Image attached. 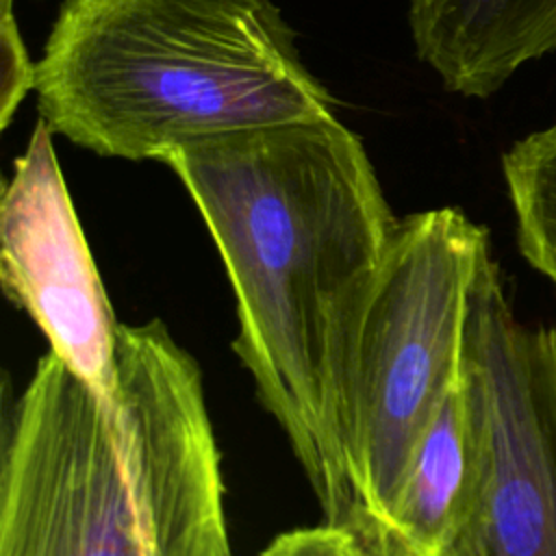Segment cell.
<instances>
[{"label": "cell", "mask_w": 556, "mask_h": 556, "mask_svg": "<svg viewBox=\"0 0 556 556\" xmlns=\"http://www.w3.org/2000/svg\"><path fill=\"white\" fill-rule=\"evenodd\" d=\"M185 185L235 293L232 348L285 432L324 526L352 489L341 380L395 219L361 137L334 113L187 141L163 161Z\"/></svg>", "instance_id": "cell-1"}, {"label": "cell", "mask_w": 556, "mask_h": 556, "mask_svg": "<svg viewBox=\"0 0 556 556\" xmlns=\"http://www.w3.org/2000/svg\"><path fill=\"white\" fill-rule=\"evenodd\" d=\"M0 556H230L202 371L161 319L119 321L113 402L50 350L4 404Z\"/></svg>", "instance_id": "cell-2"}, {"label": "cell", "mask_w": 556, "mask_h": 556, "mask_svg": "<svg viewBox=\"0 0 556 556\" xmlns=\"http://www.w3.org/2000/svg\"><path fill=\"white\" fill-rule=\"evenodd\" d=\"M35 74L39 119L109 159L334 113L271 0H65Z\"/></svg>", "instance_id": "cell-3"}, {"label": "cell", "mask_w": 556, "mask_h": 556, "mask_svg": "<svg viewBox=\"0 0 556 556\" xmlns=\"http://www.w3.org/2000/svg\"><path fill=\"white\" fill-rule=\"evenodd\" d=\"M489 256L486 228L460 208L397 222L343 365L350 523L300 532L308 556H361L382 532L421 439L460 378L471 293Z\"/></svg>", "instance_id": "cell-4"}, {"label": "cell", "mask_w": 556, "mask_h": 556, "mask_svg": "<svg viewBox=\"0 0 556 556\" xmlns=\"http://www.w3.org/2000/svg\"><path fill=\"white\" fill-rule=\"evenodd\" d=\"M463 363L484 469L450 556H556V326L519 319L493 256L471 293Z\"/></svg>", "instance_id": "cell-5"}, {"label": "cell", "mask_w": 556, "mask_h": 556, "mask_svg": "<svg viewBox=\"0 0 556 556\" xmlns=\"http://www.w3.org/2000/svg\"><path fill=\"white\" fill-rule=\"evenodd\" d=\"M52 135L39 119L2 185V289L39 326L50 350L104 402H113L119 321L76 217Z\"/></svg>", "instance_id": "cell-6"}, {"label": "cell", "mask_w": 556, "mask_h": 556, "mask_svg": "<svg viewBox=\"0 0 556 556\" xmlns=\"http://www.w3.org/2000/svg\"><path fill=\"white\" fill-rule=\"evenodd\" d=\"M408 24L417 56L465 98L556 50V0H410Z\"/></svg>", "instance_id": "cell-7"}, {"label": "cell", "mask_w": 556, "mask_h": 556, "mask_svg": "<svg viewBox=\"0 0 556 556\" xmlns=\"http://www.w3.org/2000/svg\"><path fill=\"white\" fill-rule=\"evenodd\" d=\"M521 256L556 285V126L515 141L502 156Z\"/></svg>", "instance_id": "cell-8"}, {"label": "cell", "mask_w": 556, "mask_h": 556, "mask_svg": "<svg viewBox=\"0 0 556 556\" xmlns=\"http://www.w3.org/2000/svg\"><path fill=\"white\" fill-rule=\"evenodd\" d=\"M35 63L13 13H0V128L11 124L24 96L35 89Z\"/></svg>", "instance_id": "cell-9"}, {"label": "cell", "mask_w": 556, "mask_h": 556, "mask_svg": "<svg viewBox=\"0 0 556 556\" xmlns=\"http://www.w3.org/2000/svg\"><path fill=\"white\" fill-rule=\"evenodd\" d=\"M13 0H0V13H11Z\"/></svg>", "instance_id": "cell-10"}]
</instances>
